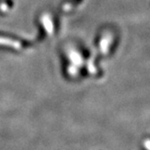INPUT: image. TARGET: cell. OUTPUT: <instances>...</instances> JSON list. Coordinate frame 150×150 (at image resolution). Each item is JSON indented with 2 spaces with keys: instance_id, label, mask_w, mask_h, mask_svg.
Returning a JSON list of instances; mask_svg holds the SVG:
<instances>
[{
  "instance_id": "obj_1",
  "label": "cell",
  "mask_w": 150,
  "mask_h": 150,
  "mask_svg": "<svg viewBox=\"0 0 150 150\" xmlns=\"http://www.w3.org/2000/svg\"><path fill=\"white\" fill-rule=\"evenodd\" d=\"M144 146L146 150H150V139H146L144 141Z\"/></svg>"
}]
</instances>
